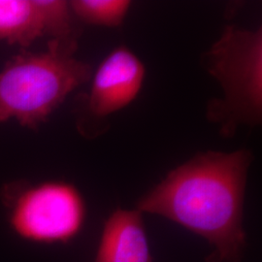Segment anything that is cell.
<instances>
[{
  "label": "cell",
  "mask_w": 262,
  "mask_h": 262,
  "mask_svg": "<svg viewBox=\"0 0 262 262\" xmlns=\"http://www.w3.org/2000/svg\"><path fill=\"white\" fill-rule=\"evenodd\" d=\"M145 75L144 63L130 49H114L94 73L86 99L88 116L103 120L128 106L140 93Z\"/></svg>",
  "instance_id": "cell-6"
},
{
  "label": "cell",
  "mask_w": 262,
  "mask_h": 262,
  "mask_svg": "<svg viewBox=\"0 0 262 262\" xmlns=\"http://www.w3.org/2000/svg\"><path fill=\"white\" fill-rule=\"evenodd\" d=\"M77 48V40H51L44 52L24 51L11 57L0 71V122L14 119L36 129L89 82L93 68L76 58Z\"/></svg>",
  "instance_id": "cell-2"
},
{
  "label": "cell",
  "mask_w": 262,
  "mask_h": 262,
  "mask_svg": "<svg viewBox=\"0 0 262 262\" xmlns=\"http://www.w3.org/2000/svg\"><path fill=\"white\" fill-rule=\"evenodd\" d=\"M94 262H154L142 212L117 208L108 216Z\"/></svg>",
  "instance_id": "cell-7"
},
{
  "label": "cell",
  "mask_w": 262,
  "mask_h": 262,
  "mask_svg": "<svg viewBox=\"0 0 262 262\" xmlns=\"http://www.w3.org/2000/svg\"><path fill=\"white\" fill-rule=\"evenodd\" d=\"M72 14L62 0H0V40L21 48L43 37L76 40Z\"/></svg>",
  "instance_id": "cell-5"
},
{
  "label": "cell",
  "mask_w": 262,
  "mask_h": 262,
  "mask_svg": "<svg viewBox=\"0 0 262 262\" xmlns=\"http://www.w3.org/2000/svg\"><path fill=\"white\" fill-rule=\"evenodd\" d=\"M72 13L90 25L106 28L121 27L130 9L128 0H73L69 1Z\"/></svg>",
  "instance_id": "cell-8"
},
{
  "label": "cell",
  "mask_w": 262,
  "mask_h": 262,
  "mask_svg": "<svg viewBox=\"0 0 262 262\" xmlns=\"http://www.w3.org/2000/svg\"><path fill=\"white\" fill-rule=\"evenodd\" d=\"M253 152L208 150L171 170L137 210L161 215L205 238V262H241L247 245L244 198Z\"/></svg>",
  "instance_id": "cell-1"
},
{
  "label": "cell",
  "mask_w": 262,
  "mask_h": 262,
  "mask_svg": "<svg viewBox=\"0 0 262 262\" xmlns=\"http://www.w3.org/2000/svg\"><path fill=\"white\" fill-rule=\"evenodd\" d=\"M205 66L223 90L213 99L208 119L221 133L232 136L240 125L256 126L262 120V29L228 26L204 55Z\"/></svg>",
  "instance_id": "cell-3"
},
{
  "label": "cell",
  "mask_w": 262,
  "mask_h": 262,
  "mask_svg": "<svg viewBox=\"0 0 262 262\" xmlns=\"http://www.w3.org/2000/svg\"><path fill=\"white\" fill-rule=\"evenodd\" d=\"M12 229L35 243H67L84 225L85 204L78 188L66 182L7 187Z\"/></svg>",
  "instance_id": "cell-4"
}]
</instances>
